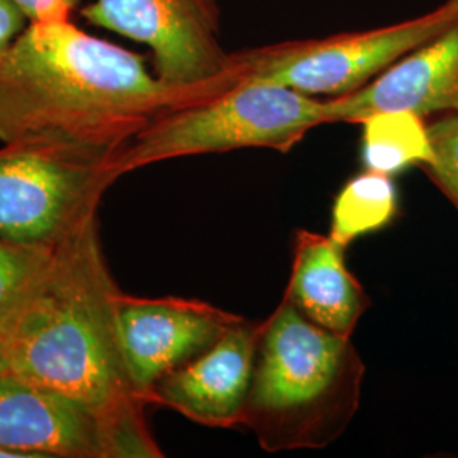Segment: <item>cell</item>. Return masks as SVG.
I'll use <instances>...</instances> for the list:
<instances>
[{"label":"cell","instance_id":"1","mask_svg":"<svg viewBox=\"0 0 458 458\" xmlns=\"http://www.w3.org/2000/svg\"><path fill=\"white\" fill-rule=\"evenodd\" d=\"M209 98L166 85L72 19L28 22L0 55V143L121 149L158 115Z\"/></svg>","mask_w":458,"mask_h":458},{"label":"cell","instance_id":"2","mask_svg":"<svg viewBox=\"0 0 458 458\" xmlns=\"http://www.w3.org/2000/svg\"><path fill=\"white\" fill-rule=\"evenodd\" d=\"M121 294L94 219L53 248L2 327L7 372L68 395L100 416L145 401L132 386L121 350Z\"/></svg>","mask_w":458,"mask_h":458},{"label":"cell","instance_id":"3","mask_svg":"<svg viewBox=\"0 0 458 458\" xmlns=\"http://www.w3.org/2000/svg\"><path fill=\"white\" fill-rule=\"evenodd\" d=\"M365 374L353 336L314 325L282 297L262 321L243 428L268 454L327 448L355 420Z\"/></svg>","mask_w":458,"mask_h":458},{"label":"cell","instance_id":"4","mask_svg":"<svg viewBox=\"0 0 458 458\" xmlns=\"http://www.w3.org/2000/svg\"><path fill=\"white\" fill-rule=\"evenodd\" d=\"M327 123V98L268 82H234L153 119L115 155L123 175L185 157L265 148L289 153Z\"/></svg>","mask_w":458,"mask_h":458},{"label":"cell","instance_id":"5","mask_svg":"<svg viewBox=\"0 0 458 458\" xmlns=\"http://www.w3.org/2000/svg\"><path fill=\"white\" fill-rule=\"evenodd\" d=\"M119 149L53 143L0 148V236L55 248L98 219L100 200L121 179Z\"/></svg>","mask_w":458,"mask_h":458},{"label":"cell","instance_id":"6","mask_svg":"<svg viewBox=\"0 0 458 458\" xmlns=\"http://www.w3.org/2000/svg\"><path fill=\"white\" fill-rule=\"evenodd\" d=\"M455 21L458 0H445L425 14L376 30L234 51L231 65L236 82L278 83L311 98H340L372 82Z\"/></svg>","mask_w":458,"mask_h":458},{"label":"cell","instance_id":"7","mask_svg":"<svg viewBox=\"0 0 458 458\" xmlns=\"http://www.w3.org/2000/svg\"><path fill=\"white\" fill-rule=\"evenodd\" d=\"M82 17L145 45L153 72L170 87L216 96L236 82L217 0H94Z\"/></svg>","mask_w":458,"mask_h":458},{"label":"cell","instance_id":"8","mask_svg":"<svg viewBox=\"0 0 458 458\" xmlns=\"http://www.w3.org/2000/svg\"><path fill=\"white\" fill-rule=\"evenodd\" d=\"M238 318L197 299L123 293L119 340L136 393L149 404V394L162 377L208 350Z\"/></svg>","mask_w":458,"mask_h":458},{"label":"cell","instance_id":"9","mask_svg":"<svg viewBox=\"0 0 458 458\" xmlns=\"http://www.w3.org/2000/svg\"><path fill=\"white\" fill-rule=\"evenodd\" d=\"M262 321L240 316L196 359L162 377L149 403L209 428L243 426Z\"/></svg>","mask_w":458,"mask_h":458},{"label":"cell","instance_id":"10","mask_svg":"<svg viewBox=\"0 0 458 458\" xmlns=\"http://www.w3.org/2000/svg\"><path fill=\"white\" fill-rule=\"evenodd\" d=\"M384 111L458 114V21L359 90L327 98L329 124H360Z\"/></svg>","mask_w":458,"mask_h":458},{"label":"cell","instance_id":"11","mask_svg":"<svg viewBox=\"0 0 458 458\" xmlns=\"http://www.w3.org/2000/svg\"><path fill=\"white\" fill-rule=\"evenodd\" d=\"M0 445L28 458H106L100 414L9 372L0 376Z\"/></svg>","mask_w":458,"mask_h":458},{"label":"cell","instance_id":"12","mask_svg":"<svg viewBox=\"0 0 458 458\" xmlns=\"http://www.w3.org/2000/svg\"><path fill=\"white\" fill-rule=\"evenodd\" d=\"M344 251L329 234L299 229L284 297L314 325L353 336L370 297L350 272Z\"/></svg>","mask_w":458,"mask_h":458},{"label":"cell","instance_id":"13","mask_svg":"<svg viewBox=\"0 0 458 458\" xmlns=\"http://www.w3.org/2000/svg\"><path fill=\"white\" fill-rule=\"evenodd\" d=\"M361 126V164L365 170L395 177L425 166L433 158L428 123L410 111H384L365 117Z\"/></svg>","mask_w":458,"mask_h":458},{"label":"cell","instance_id":"14","mask_svg":"<svg viewBox=\"0 0 458 458\" xmlns=\"http://www.w3.org/2000/svg\"><path fill=\"white\" fill-rule=\"evenodd\" d=\"M399 211L394 177L363 170L344 183L333 202L329 236L348 248L363 236L387 228Z\"/></svg>","mask_w":458,"mask_h":458},{"label":"cell","instance_id":"15","mask_svg":"<svg viewBox=\"0 0 458 458\" xmlns=\"http://www.w3.org/2000/svg\"><path fill=\"white\" fill-rule=\"evenodd\" d=\"M53 248L22 245L0 236V331L51 257Z\"/></svg>","mask_w":458,"mask_h":458},{"label":"cell","instance_id":"16","mask_svg":"<svg viewBox=\"0 0 458 458\" xmlns=\"http://www.w3.org/2000/svg\"><path fill=\"white\" fill-rule=\"evenodd\" d=\"M428 132L433 158L421 170L458 213V114L438 115L428 123Z\"/></svg>","mask_w":458,"mask_h":458},{"label":"cell","instance_id":"17","mask_svg":"<svg viewBox=\"0 0 458 458\" xmlns=\"http://www.w3.org/2000/svg\"><path fill=\"white\" fill-rule=\"evenodd\" d=\"M30 22L70 19L81 0H13Z\"/></svg>","mask_w":458,"mask_h":458},{"label":"cell","instance_id":"18","mask_svg":"<svg viewBox=\"0 0 458 458\" xmlns=\"http://www.w3.org/2000/svg\"><path fill=\"white\" fill-rule=\"evenodd\" d=\"M28 22L13 0H0V55L14 43Z\"/></svg>","mask_w":458,"mask_h":458},{"label":"cell","instance_id":"19","mask_svg":"<svg viewBox=\"0 0 458 458\" xmlns=\"http://www.w3.org/2000/svg\"><path fill=\"white\" fill-rule=\"evenodd\" d=\"M7 372V363H5V357H4V348H2V338H0V376Z\"/></svg>","mask_w":458,"mask_h":458}]
</instances>
